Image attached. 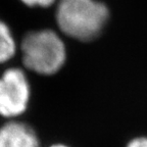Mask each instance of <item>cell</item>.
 Listing matches in <instances>:
<instances>
[{
    "label": "cell",
    "instance_id": "1",
    "mask_svg": "<svg viewBox=\"0 0 147 147\" xmlns=\"http://www.w3.org/2000/svg\"><path fill=\"white\" fill-rule=\"evenodd\" d=\"M108 18V9L95 0H59L56 22L71 38L90 41L101 33Z\"/></svg>",
    "mask_w": 147,
    "mask_h": 147
},
{
    "label": "cell",
    "instance_id": "3",
    "mask_svg": "<svg viewBox=\"0 0 147 147\" xmlns=\"http://www.w3.org/2000/svg\"><path fill=\"white\" fill-rule=\"evenodd\" d=\"M30 100V85L22 69H8L0 77V115L14 117L25 113Z\"/></svg>",
    "mask_w": 147,
    "mask_h": 147
},
{
    "label": "cell",
    "instance_id": "8",
    "mask_svg": "<svg viewBox=\"0 0 147 147\" xmlns=\"http://www.w3.org/2000/svg\"><path fill=\"white\" fill-rule=\"evenodd\" d=\"M50 147H69L65 144H54V145H51Z\"/></svg>",
    "mask_w": 147,
    "mask_h": 147
},
{
    "label": "cell",
    "instance_id": "4",
    "mask_svg": "<svg viewBox=\"0 0 147 147\" xmlns=\"http://www.w3.org/2000/svg\"><path fill=\"white\" fill-rule=\"evenodd\" d=\"M39 139L29 125L9 122L0 127V147H39Z\"/></svg>",
    "mask_w": 147,
    "mask_h": 147
},
{
    "label": "cell",
    "instance_id": "6",
    "mask_svg": "<svg viewBox=\"0 0 147 147\" xmlns=\"http://www.w3.org/2000/svg\"><path fill=\"white\" fill-rule=\"evenodd\" d=\"M28 6H42L47 7L54 3L55 0H22Z\"/></svg>",
    "mask_w": 147,
    "mask_h": 147
},
{
    "label": "cell",
    "instance_id": "2",
    "mask_svg": "<svg viewBox=\"0 0 147 147\" xmlns=\"http://www.w3.org/2000/svg\"><path fill=\"white\" fill-rule=\"evenodd\" d=\"M26 67L40 75H53L60 69L67 58L63 41L54 31L30 32L21 44Z\"/></svg>",
    "mask_w": 147,
    "mask_h": 147
},
{
    "label": "cell",
    "instance_id": "7",
    "mask_svg": "<svg viewBox=\"0 0 147 147\" xmlns=\"http://www.w3.org/2000/svg\"><path fill=\"white\" fill-rule=\"evenodd\" d=\"M126 147H147V137H138L131 140Z\"/></svg>",
    "mask_w": 147,
    "mask_h": 147
},
{
    "label": "cell",
    "instance_id": "5",
    "mask_svg": "<svg viewBox=\"0 0 147 147\" xmlns=\"http://www.w3.org/2000/svg\"><path fill=\"white\" fill-rule=\"evenodd\" d=\"M16 41L8 26L0 21V63L6 62L14 55Z\"/></svg>",
    "mask_w": 147,
    "mask_h": 147
}]
</instances>
